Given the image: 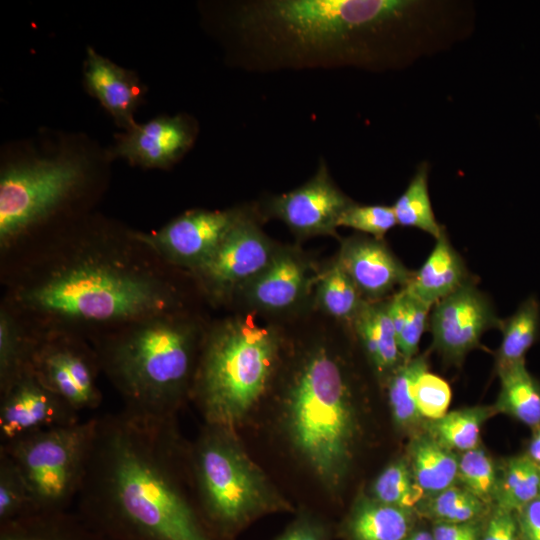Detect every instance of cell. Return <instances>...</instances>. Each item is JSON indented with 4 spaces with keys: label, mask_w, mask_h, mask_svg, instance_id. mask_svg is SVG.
Instances as JSON below:
<instances>
[{
    "label": "cell",
    "mask_w": 540,
    "mask_h": 540,
    "mask_svg": "<svg viewBox=\"0 0 540 540\" xmlns=\"http://www.w3.org/2000/svg\"><path fill=\"white\" fill-rule=\"evenodd\" d=\"M402 289L405 297V311L396 335L402 358L407 361L417 355L419 342L428 324V314L432 306L407 289Z\"/></svg>",
    "instance_id": "cell-38"
},
{
    "label": "cell",
    "mask_w": 540,
    "mask_h": 540,
    "mask_svg": "<svg viewBox=\"0 0 540 540\" xmlns=\"http://www.w3.org/2000/svg\"><path fill=\"white\" fill-rule=\"evenodd\" d=\"M479 540H522L516 512L492 506Z\"/></svg>",
    "instance_id": "cell-40"
},
{
    "label": "cell",
    "mask_w": 540,
    "mask_h": 540,
    "mask_svg": "<svg viewBox=\"0 0 540 540\" xmlns=\"http://www.w3.org/2000/svg\"><path fill=\"white\" fill-rule=\"evenodd\" d=\"M525 454L540 469V425L532 429Z\"/></svg>",
    "instance_id": "cell-44"
},
{
    "label": "cell",
    "mask_w": 540,
    "mask_h": 540,
    "mask_svg": "<svg viewBox=\"0 0 540 540\" xmlns=\"http://www.w3.org/2000/svg\"><path fill=\"white\" fill-rule=\"evenodd\" d=\"M37 378L77 412L96 409L102 401L96 375L97 354L70 339L37 342L30 363Z\"/></svg>",
    "instance_id": "cell-11"
},
{
    "label": "cell",
    "mask_w": 540,
    "mask_h": 540,
    "mask_svg": "<svg viewBox=\"0 0 540 540\" xmlns=\"http://www.w3.org/2000/svg\"><path fill=\"white\" fill-rule=\"evenodd\" d=\"M22 301L53 317L118 322L160 315L169 295L155 278L117 260L81 257L33 282Z\"/></svg>",
    "instance_id": "cell-5"
},
{
    "label": "cell",
    "mask_w": 540,
    "mask_h": 540,
    "mask_svg": "<svg viewBox=\"0 0 540 540\" xmlns=\"http://www.w3.org/2000/svg\"><path fill=\"white\" fill-rule=\"evenodd\" d=\"M500 392L494 407L531 429L540 425V382L527 370L525 361L497 370Z\"/></svg>",
    "instance_id": "cell-25"
},
{
    "label": "cell",
    "mask_w": 540,
    "mask_h": 540,
    "mask_svg": "<svg viewBox=\"0 0 540 540\" xmlns=\"http://www.w3.org/2000/svg\"><path fill=\"white\" fill-rule=\"evenodd\" d=\"M336 261L370 301L380 300L398 285L405 287L413 276L385 243L375 238L344 240Z\"/></svg>",
    "instance_id": "cell-17"
},
{
    "label": "cell",
    "mask_w": 540,
    "mask_h": 540,
    "mask_svg": "<svg viewBox=\"0 0 540 540\" xmlns=\"http://www.w3.org/2000/svg\"><path fill=\"white\" fill-rule=\"evenodd\" d=\"M502 322L486 295L468 279L434 304L429 326L434 347L446 359L456 362L478 347L485 331L500 329Z\"/></svg>",
    "instance_id": "cell-12"
},
{
    "label": "cell",
    "mask_w": 540,
    "mask_h": 540,
    "mask_svg": "<svg viewBox=\"0 0 540 540\" xmlns=\"http://www.w3.org/2000/svg\"><path fill=\"white\" fill-rule=\"evenodd\" d=\"M0 540H109L77 512H34L0 525Z\"/></svg>",
    "instance_id": "cell-23"
},
{
    "label": "cell",
    "mask_w": 540,
    "mask_h": 540,
    "mask_svg": "<svg viewBox=\"0 0 540 540\" xmlns=\"http://www.w3.org/2000/svg\"><path fill=\"white\" fill-rule=\"evenodd\" d=\"M492 506L459 484L425 497L415 508L418 515L433 523H466L483 520Z\"/></svg>",
    "instance_id": "cell-30"
},
{
    "label": "cell",
    "mask_w": 540,
    "mask_h": 540,
    "mask_svg": "<svg viewBox=\"0 0 540 540\" xmlns=\"http://www.w3.org/2000/svg\"><path fill=\"white\" fill-rule=\"evenodd\" d=\"M89 92L126 130L135 125L134 113L140 103L142 89L132 72L88 48L84 69Z\"/></svg>",
    "instance_id": "cell-18"
},
{
    "label": "cell",
    "mask_w": 540,
    "mask_h": 540,
    "mask_svg": "<svg viewBox=\"0 0 540 540\" xmlns=\"http://www.w3.org/2000/svg\"><path fill=\"white\" fill-rule=\"evenodd\" d=\"M308 265L297 253L277 251L267 268L246 288L249 301L267 311H284L303 297L308 286Z\"/></svg>",
    "instance_id": "cell-19"
},
{
    "label": "cell",
    "mask_w": 540,
    "mask_h": 540,
    "mask_svg": "<svg viewBox=\"0 0 540 540\" xmlns=\"http://www.w3.org/2000/svg\"><path fill=\"white\" fill-rule=\"evenodd\" d=\"M36 511L29 487L13 459L0 450V525Z\"/></svg>",
    "instance_id": "cell-36"
},
{
    "label": "cell",
    "mask_w": 540,
    "mask_h": 540,
    "mask_svg": "<svg viewBox=\"0 0 540 540\" xmlns=\"http://www.w3.org/2000/svg\"><path fill=\"white\" fill-rule=\"evenodd\" d=\"M196 126L188 116H162L118 136L113 155L146 168H166L192 146Z\"/></svg>",
    "instance_id": "cell-16"
},
{
    "label": "cell",
    "mask_w": 540,
    "mask_h": 540,
    "mask_svg": "<svg viewBox=\"0 0 540 540\" xmlns=\"http://www.w3.org/2000/svg\"><path fill=\"white\" fill-rule=\"evenodd\" d=\"M352 324L376 373L389 378L404 360L387 301L365 300Z\"/></svg>",
    "instance_id": "cell-21"
},
{
    "label": "cell",
    "mask_w": 540,
    "mask_h": 540,
    "mask_svg": "<svg viewBox=\"0 0 540 540\" xmlns=\"http://www.w3.org/2000/svg\"><path fill=\"white\" fill-rule=\"evenodd\" d=\"M231 29L252 69H399L462 40L457 1L254 0Z\"/></svg>",
    "instance_id": "cell-1"
},
{
    "label": "cell",
    "mask_w": 540,
    "mask_h": 540,
    "mask_svg": "<svg viewBox=\"0 0 540 540\" xmlns=\"http://www.w3.org/2000/svg\"><path fill=\"white\" fill-rule=\"evenodd\" d=\"M277 251L255 221L239 211L230 231L196 272L213 294L227 296L255 280Z\"/></svg>",
    "instance_id": "cell-10"
},
{
    "label": "cell",
    "mask_w": 540,
    "mask_h": 540,
    "mask_svg": "<svg viewBox=\"0 0 540 540\" xmlns=\"http://www.w3.org/2000/svg\"><path fill=\"white\" fill-rule=\"evenodd\" d=\"M499 476L491 456L480 445L459 453L457 484L493 506Z\"/></svg>",
    "instance_id": "cell-35"
},
{
    "label": "cell",
    "mask_w": 540,
    "mask_h": 540,
    "mask_svg": "<svg viewBox=\"0 0 540 540\" xmlns=\"http://www.w3.org/2000/svg\"><path fill=\"white\" fill-rule=\"evenodd\" d=\"M483 520L466 523H433L434 540H479Z\"/></svg>",
    "instance_id": "cell-42"
},
{
    "label": "cell",
    "mask_w": 540,
    "mask_h": 540,
    "mask_svg": "<svg viewBox=\"0 0 540 540\" xmlns=\"http://www.w3.org/2000/svg\"><path fill=\"white\" fill-rule=\"evenodd\" d=\"M426 355L404 361L388 378V398L395 425L412 435L421 431V417L413 397V386L421 373L428 370Z\"/></svg>",
    "instance_id": "cell-29"
},
{
    "label": "cell",
    "mask_w": 540,
    "mask_h": 540,
    "mask_svg": "<svg viewBox=\"0 0 540 540\" xmlns=\"http://www.w3.org/2000/svg\"><path fill=\"white\" fill-rule=\"evenodd\" d=\"M540 469L520 454L499 466L498 485L493 506L517 512L539 497Z\"/></svg>",
    "instance_id": "cell-28"
},
{
    "label": "cell",
    "mask_w": 540,
    "mask_h": 540,
    "mask_svg": "<svg viewBox=\"0 0 540 540\" xmlns=\"http://www.w3.org/2000/svg\"><path fill=\"white\" fill-rule=\"evenodd\" d=\"M239 211H188L159 231L138 236L173 263L196 270L216 250L235 223Z\"/></svg>",
    "instance_id": "cell-14"
},
{
    "label": "cell",
    "mask_w": 540,
    "mask_h": 540,
    "mask_svg": "<svg viewBox=\"0 0 540 540\" xmlns=\"http://www.w3.org/2000/svg\"><path fill=\"white\" fill-rule=\"evenodd\" d=\"M495 413L494 405L461 408L437 420H425L422 429L443 446L462 453L479 446L481 428Z\"/></svg>",
    "instance_id": "cell-26"
},
{
    "label": "cell",
    "mask_w": 540,
    "mask_h": 540,
    "mask_svg": "<svg viewBox=\"0 0 540 540\" xmlns=\"http://www.w3.org/2000/svg\"><path fill=\"white\" fill-rule=\"evenodd\" d=\"M522 540H540V498L516 512Z\"/></svg>",
    "instance_id": "cell-43"
},
{
    "label": "cell",
    "mask_w": 540,
    "mask_h": 540,
    "mask_svg": "<svg viewBox=\"0 0 540 540\" xmlns=\"http://www.w3.org/2000/svg\"><path fill=\"white\" fill-rule=\"evenodd\" d=\"M468 279L464 261L444 231L423 265L413 272L410 282L403 288L433 306Z\"/></svg>",
    "instance_id": "cell-22"
},
{
    "label": "cell",
    "mask_w": 540,
    "mask_h": 540,
    "mask_svg": "<svg viewBox=\"0 0 540 540\" xmlns=\"http://www.w3.org/2000/svg\"><path fill=\"white\" fill-rule=\"evenodd\" d=\"M173 417L98 416L77 513L109 540H219L185 490L188 448Z\"/></svg>",
    "instance_id": "cell-2"
},
{
    "label": "cell",
    "mask_w": 540,
    "mask_h": 540,
    "mask_svg": "<svg viewBox=\"0 0 540 540\" xmlns=\"http://www.w3.org/2000/svg\"><path fill=\"white\" fill-rule=\"evenodd\" d=\"M406 458L426 497L457 484L459 454L443 446L425 430L412 435Z\"/></svg>",
    "instance_id": "cell-24"
},
{
    "label": "cell",
    "mask_w": 540,
    "mask_h": 540,
    "mask_svg": "<svg viewBox=\"0 0 540 540\" xmlns=\"http://www.w3.org/2000/svg\"><path fill=\"white\" fill-rule=\"evenodd\" d=\"M274 540H329V530L316 517L300 514Z\"/></svg>",
    "instance_id": "cell-41"
},
{
    "label": "cell",
    "mask_w": 540,
    "mask_h": 540,
    "mask_svg": "<svg viewBox=\"0 0 540 540\" xmlns=\"http://www.w3.org/2000/svg\"><path fill=\"white\" fill-rule=\"evenodd\" d=\"M353 202L334 184L327 166L300 187L274 197L269 213L301 237L333 235L344 210Z\"/></svg>",
    "instance_id": "cell-15"
},
{
    "label": "cell",
    "mask_w": 540,
    "mask_h": 540,
    "mask_svg": "<svg viewBox=\"0 0 540 540\" xmlns=\"http://www.w3.org/2000/svg\"><path fill=\"white\" fill-rule=\"evenodd\" d=\"M428 164L421 163L405 191L392 205L397 224L420 229L435 239L445 231L437 222L428 191Z\"/></svg>",
    "instance_id": "cell-31"
},
{
    "label": "cell",
    "mask_w": 540,
    "mask_h": 540,
    "mask_svg": "<svg viewBox=\"0 0 540 540\" xmlns=\"http://www.w3.org/2000/svg\"><path fill=\"white\" fill-rule=\"evenodd\" d=\"M279 351L277 334L250 318L232 319L209 337L192 391L207 424L233 430L265 392Z\"/></svg>",
    "instance_id": "cell-6"
},
{
    "label": "cell",
    "mask_w": 540,
    "mask_h": 540,
    "mask_svg": "<svg viewBox=\"0 0 540 540\" xmlns=\"http://www.w3.org/2000/svg\"><path fill=\"white\" fill-rule=\"evenodd\" d=\"M502 341L496 352V371L525 361V355L540 335V304L535 296L524 300L501 325Z\"/></svg>",
    "instance_id": "cell-27"
},
{
    "label": "cell",
    "mask_w": 540,
    "mask_h": 540,
    "mask_svg": "<svg viewBox=\"0 0 540 540\" xmlns=\"http://www.w3.org/2000/svg\"><path fill=\"white\" fill-rule=\"evenodd\" d=\"M413 397L424 420H437L448 412L451 389L444 379L426 370L414 383Z\"/></svg>",
    "instance_id": "cell-39"
},
{
    "label": "cell",
    "mask_w": 540,
    "mask_h": 540,
    "mask_svg": "<svg viewBox=\"0 0 540 540\" xmlns=\"http://www.w3.org/2000/svg\"><path fill=\"white\" fill-rule=\"evenodd\" d=\"M403 540H434L432 530L425 528L413 529Z\"/></svg>",
    "instance_id": "cell-45"
},
{
    "label": "cell",
    "mask_w": 540,
    "mask_h": 540,
    "mask_svg": "<svg viewBox=\"0 0 540 540\" xmlns=\"http://www.w3.org/2000/svg\"><path fill=\"white\" fill-rule=\"evenodd\" d=\"M397 225L392 206L352 203L341 214L338 227H349L382 240L384 235Z\"/></svg>",
    "instance_id": "cell-37"
},
{
    "label": "cell",
    "mask_w": 540,
    "mask_h": 540,
    "mask_svg": "<svg viewBox=\"0 0 540 540\" xmlns=\"http://www.w3.org/2000/svg\"><path fill=\"white\" fill-rule=\"evenodd\" d=\"M98 417L42 429L1 444L21 471L37 512L62 511L82 486Z\"/></svg>",
    "instance_id": "cell-8"
},
{
    "label": "cell",
    "mask_w": 540,
    "mask_h": 540,
    "mask_svg": "<svg viewBox=\"0 0 540 540\" xmlns=\"http://www.w3.org/2000/svg\"><path fill=\"white\" fill-rule=\"evenodd\" d=\"M375 500L400 508L415 509L426 497L416 482L406 457L388 464L371 488Z\"/></svg>",
    "instance_id": "cell-33"
},
{
    "label": "cell",
    "mask_w": 540,
    "mask_h": 540,
    "mask_svg": "<svg viewBox=\"0 0 540 540\" xmlns=\"http://www.w3.org/2000/svg\"><path fill=\"white\" fill-rule=\"evenodd\" d=\"M188 467L199 510L220 539L266 513L286 508L230 429L207 424L188 448Z\"/></svg>",
    "instance_id": "cell-7"
},
{
    "label": "cell",
    "mask_w": 540,
    "mask_h": 540,
    "mask_svg": "<svg viewBox=\"0 0 540 540\" xmlns=\"http://www.w3.org/2000/svg\"><path fill=\"white\" fill-rule=\"evenodd\" d=\"M317 301L328 315L352 322L365 300L348 274L335 261L321 276Z\"/></svg>",
    "instance_id": "cell-32"
},
{
    "label": "cell",
    "mask_w": 540,
    "mask_h": 540,
    "mask_svg": "<svg viewBox=\"0 0 540 540\" xmlns=\"http://www.w3.org/2000/svg\"><path fill=\"white\" fill-rule=\"evenodd\" d=\"M96 354L125 409L173 417L193 374L195 337L189 327L155 316L105 340Z\"/></svg>",
    "instance_id": "cell-4"
},
{
    "label": "cell",
    "mask_w": 540,
    "mask_h": 540,
    "mask_svg": "<svg viewBox=\"0 0 540 540\" xmlns=\"http://www.w3.org/2000/svg\"><path fill=\"white\" fill-rule=\"evenodd\" d=\"M79 156L61 153L6 166L0 177V240L6 245L32 228L79 188L85 176Z\"/></svg>",
    "instance_id": "cell-9"
},
{
    "label": "cell",
    "mask_w": 540,
    "mask_h": 540,
    "mask_svg": "<svg viewBox=\"0 0 540 540\" xmlns=\"http://www.w3.org/2000/svg\"><path fill=\"white\" fill-rule=\"evenodd\" d=\"M78 421L79 412L49 390L37 378L31 366L1 392V444L42 429Z\"/></svg>",
    "instance_id": "cell-13"
},
{
    "label": "cell",
    "mask_w": 540,
    "mask_h": 540,
    "mask_svg": "<svg viewBox=\"0 0 540 540\" xmlns=\"http://www.w3.org/2000/svg\"><path fill=\"white\" fill-rule=\"evenodd\" d=\"M37 342L24 337L12 317L4 310L0 315V391H4L30 367Z\"/></svg>",
    "instance_id": "cell-34"
},
{
    "label": "cell",
    "mask_w": 540,
    "mask_h": 540,
    "mask_svg": "<svg viewBox=\"0 0 540 540\" xmlns=\"http://www.w3.org/2000/svg\"><path fill=\"white\" fill-rule=\"evenodd\" d=\"M355 413L337 360L325 348L309 353L289 385L285 425L295 451L331 489L349 470L357 434Z\"/></svg>",
    "instance_id": "cell-3"
},
{
    "label": "cell",
    "mask_w": 540,
    "mask_h": 540,
    "mask_svg": "<svg viewBox=\"0 0 540 540\" xmlns=\"http://www.w3.org/2000/svg\"><path fill=\"white\" fill-rule=\"evenodd\" d=\"M415 509L360 497L344 519L340 532L346 540H403L414 528Z\"/></svg>",
    "instance_id": "cell-20"
},
{
    "label": "cell",
    "mask_w": 540,
    "mask_h": 540,
    "mask_svg": "<svg viewBox=\"0 0 540 540\" xmlns=\"http://www.w3.org/2000/svg\"><path fill=\"white\" fill-rule=\"evenodd\" d=\"M539 498H540V490H539Z\"/></svg>",
    "instance_id": "cell-46"
}]
</instances>
